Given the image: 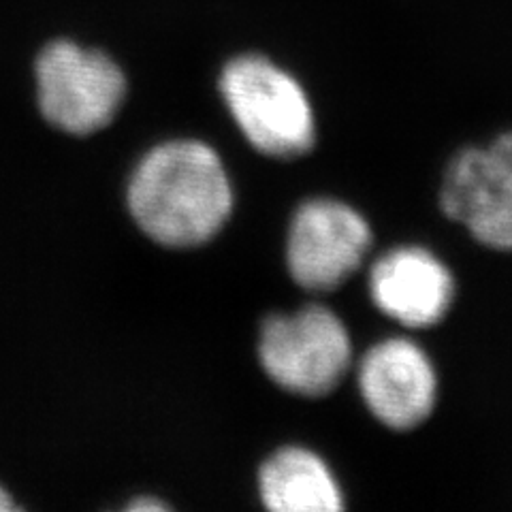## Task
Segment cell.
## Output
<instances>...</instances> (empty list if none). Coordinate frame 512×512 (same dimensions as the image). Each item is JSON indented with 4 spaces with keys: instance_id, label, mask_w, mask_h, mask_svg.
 I'll return each mask as SVG.
<instances>
[{
    "instance_id": "30bf717a",
    "label": "cell",
    "mask_w": 512,
    "mask_h": 512,
    "mask_svg": "<svg viewBox=\"0 0 512 512\" xmlns=\"http://www.w3.org/2000/svg\"><path fill=\"white\" fill-rule=\"evenodd\" d=\"M131 510H165V504H160V502H156V500L146 498V500L133 502V504H131Z\"/></svg>"
},
{
    "instance_id": "277c9868",
    "label": "cell",
    "mask_w": 512,
    "mask_h": 512,
    "mask_svg": "<svg viewBox=\"0 0 512 512\" xmlns=\"http://www.w3.org/2000/svg\"><path fill=\"white\" fill-rule=\"evenodd\" d=\"M259 357L267 376L284 391L323 397L346 376L352 346L338 316L323 306H308L265 320Z\"/></svg>"
},
{
    "instance_id": "7a4b0ae2",
    "label": "cell",
    "mask_w": 512,
    "mask_h": 512,
    "mask_svg": "<svg viewBox=\"0 0 512 512\" xmlns=\"http://www.w3.org/2000/svg\"><path fill=\"white\" fill-rule=\"evenodd\" d=\"M220 90L252 146L265 156L297 158L314 146V116L295 79L259 56L233 60Z\"/></svg>"
},
{
    "instance_id": "8fae6325",
    "label": "cell",
    "mask_w": 512,
    "mask_h": 512,
    "mask_svg": "<svg viewBox=\"0 0 512 512\" xmlns=\"http://www.w3.org/2000/svg\"><path fill=\"white\" fill-rule=\"evenodd\" d=\"M18 506H15V502H13V498H11V493L5 489V487H0V512H7V510H15Z\"/></svg>"
},
{
    "instance_id": "6da1fadb",
    "label": "cell",
    "mask_w": 512,
    "mask_h": 512,
    "mask_svg": "<svg viewBox=\"0 0 512 512\" xmlns=\"http://www.w3.org/2000/svg\"><path fill=\"white\" fill-rule=\"evenodd\" d=\"M139 229L169 248L201 246L224 227L233 192L218 154L201 141H167L139 160L126 192Z\"/></svg>"
},
{
    "instance_id": "3957f363",
    "label": "cell",
    "mask_w": 512,
    "mask_h": 512,
    "mask_svg": "<svg viewBox=\"0 0 512 512\" xmlns=\"http://www.w3.org/2000/svg\"><path fill=\"white\" fill-rule=\"evenodd\" d=\"M37 101L43 118L69 135L101 131L126 96L122 69L107 54L54 41L37 58Z\"/></svg>"
},
{
    "instance_id": "52a82bcc",
    "label": "cell",
    "mask_w": 512,
    "mask_h": 512,
    "mask_svg": "<svg viewBox=\"0 0 512 512\" xmlns=\"http://www.w3.org/2000/svg\"><path fill=\"white\" fill-rule=\"evenodd\" d=\"M359 389L367 408L391 429L421 425L436 404V372L410 340H384L365 352Z\"/></svg>"
},
{
    "instance_id": "9c48e42d",
    "label": "cell",
    "mask_w": 512,
    "mask_h": 512,
    "mask_svg": "<svg viewBox=\"0 0 512 512\" xmlns=\"http://www.w3.org/2000/svg\"><path fill=\"white\" fill-rule=\"evenodd\" d=\"M263 504L276 512H335L342 493L325 461L306 448H282L261 468Z\"/></svg>"
},
{
    "instance_id": "5b68a950",
    "label": "cell",
    "mask_w": 512,
    "mask_h": 512,
    "mask_svg": "<svg viewBox=\"0 0 512 512\" xmlns=\"http://www.w3.org/2000/svg\"><path fill=\"white\" fill-rule=\"evenodd\" d=\"M372 246V231L361 214L333 199L303 203L288 231L286 261L293 280L314 293L346 282Z\"/></svg>"
},
{
    "instance_id": "8992f818",
    "label": "cell",
    "mask_w": 512,
    "mask_h": 512,
    "mask_svg": "<svg viewBox=\"0 0 512 512\" xmlns=\"http://www.w3.org/2000/svg\"><path fill=\"white\" fill-rule=\"evenodd\" d=\"M440 203L480 244L512 250V133L459 152L444 173Z\"/></svg>"
},
{
    "instance_id": "ba28073f",
    "label": "cell",
    "mask_w": 512,
    "mask_h": 512,
    "mask_svg": "<svg viewBox=\"0 0 512 512\" xmlns=\"http://www.w3.org/2000/svg\"><path fill=\"white\" fill-rule=\"evenodd\" d=\"M376 306L406 327H431L451 308L455 284L434 254L397 248L378 259L370 274Z\"/></svg>"
}]
</instances>
